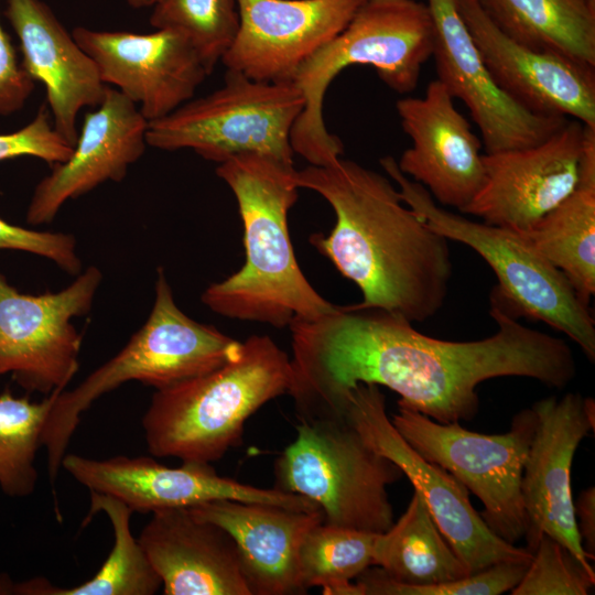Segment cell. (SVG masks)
<instances>
[{"label": "cell", "instance_id": "obj_32", "mask_svg": "<svg viewBox=\"0 0 595 595\" xmlns=\"http://www.w3.org/2000/svg\"><path fill=\"white\" fill-rule=\"evenodd\" d=\"M530 561L490 565L464 577L434 585H405L389 580L380 569H366L356 577L358 595H499L515 588Z\"/></svg>", "mask_w": 595, "mask_h": 595}, {"label": "cell", "instance_id": "obj_3", "mask_svg": "<svg viewBox=\"0 0 595 595\" xmlns=\"http://www.w3.org/2000/svg\"><path fill=\"white\" fill-rule=\"evenodd\" d=\"M293 164L258 153L234 155L216 174L234 193L244 226L246 260L214 282L201 300L213 312L240 321L289 326L313 320L335 304L307 281L294 256L288 215L299 198Z\"/></svg>", "mask_w": 595, "mask_h": 595}, {"label": "cell", "instance_id": "obj_14", "mask_svg": "<svg viewBox=\"0 0 595 595\" xmlns=\"http://www.w3.org/2000/svg\"><path fill=\"white\" fill-rule=\"evenodd\" d=\"M585 125L567 121L534 145L483 155L484 183L462 213L522 232L576 187Z\"/></svg>", "mask_w": 595, "mask_h": 595}, {"label": "cell", "instance_id": "obj_16", "mask_svg": "<svg viewBox=\"0 0 595 595\" xmlns=\"http://www.w3.org/2000/svg\"><path fill=\"white\" fill-rule=\"evenodd\" d=\"M434 24L437 79L458 98L477 125L485 153L518 149L542 142L567 118L537 115L526 109L491 77L456 0H426Z\"/></svg>", "mask_w": 595, "mask_h": 595}, {"label": "cell", "instance_id": "obj_25", "mask_svg": "<svg viewBox=\"0 0 595 595\" xmlns=\"http://www.w3.org/2000/svg\"><path fill=\"white\" fill-rule=\"evenodd\" d=\"M519 234L565 275L580 300L589 306L595 293V128L585 126L574 191Z\"/></svg>", "mask_w": 595, "mask_h": 595}, {"label": "cell", "instance_id": "obj_13", "mask_svg": "<svg viewBox=\"0 0 595 595\" xmlns=\"http://www.w3.org/2000/svg\"><path fill=\"white\" fill-rule=\"evenodd\" d=\"M62 467L89 491L112 496L132 512L152 513L219 499L260 502L299 511L320 510L303 496L275 488H259L220 476L210 464L183 463L170 467L148 456L118 455L97 459L66 453Z\"/></svg>", "mask_w": 595, "mask_h": 595}, {"label": "cell", "instance_id": "obj_21", "mask_svg": "<svg viewBox=\"0 0 595 595\" xmlns=\"http://www.w3.org/2000/svg\"><path fill=\"white\" fill-rule=\"evenodd\" d=\"M97 107L85 115L69 159L52 165L51 173L35 186L28 224H48L67 201L107 181H122L129 166L144 153L149 121L133 101L107 86Z\"/></svg>", "mask_w": 595, "mask_h": 595}, {"label": "cell", "instance_id": "obj_19", "mask_svg": "<svg viewBox=\"0 0 595 595\" xmlns=\"http://www.w3.org/2000/svg\"><path fill=\"white\" fill-rule=\"evenodd\" d=\"M411 145L399 170L426 188L434 201L463 210L485 180L482 142L456 109L454 98L439 80L429 83L423 97L396 102Z\"/></svg>", "mask_w": 595, "mask_h": 595}, {"label": "cell", "instance_id": "obj_17", "mask_svg": "<svg viewBox=\"0 0 595 595\" xmlns=\"http://www.w3.org/2000/svg\"><path fill=\"white\" fill-rule=\"evenodd\" d=\"M72 35L95 62L101 80L138 105L148 121L191 100L209 75L193 44L176 30L140 34L78 26Z\"/></svg>", "mask_w": 595, "mask_h": 595}, {"label": "cell", "instance_id": "obj_22", "mask_svg": "<svg viewBox=\"0 0 595 595\" xmlns=\"http://www.w3.org/2000/svg\"><path fill=\"white\" fill-rule=\"evenodd\" d=\"M13 28L29 75L45 87L54 129L71 145L84 107H97L107 85L91 57L41 0H8L4 12Z\"/></svg>", "mask_w": 595, "mask_h": 595}, {"label": "cell", "instance_id": "obj_15", "mask_svg": "<svg viewBox=\"0 0 595 595\" xmlns=\"http://www.w3.org/2000/svg\"><path fill=\"white\" fill-rule=\"evenodd\" d=\"M531 408L537 426L521 478L528 519L526 549L533 553L544 533L594 571L576 527L571 472L574 454L583 439L594 432L595 420L587 415L584 397L577 392H567L560 399L551 396Z\"/></svg>", "mask_w": 595, "mask_h": 595}, {"label": "cell", "instance_id": "obj_38", "mask_svg": "<svg viewBox=\"0 0 595 595\" xmlns=\"http://www.w3.org/2000/svg\"><path fill=\"white\" fill-rule=\"evenodd\" d=\"M14 583L7 573H0V595H13Z\"/></svg>", "mask_w": 595, "mask_h": 595}, {"label": "cell", "instance_id": "obj_34", "mask_svg": "<svg viewBox=\"0 0 595 595\" xmlns=\"http://www.w3.org/2000/svg\"><path fill=\"white\" fill-rule=\"evenodd\" d=\"M74 150L54 129L45 106L31 122L11 133L0 134V162L19 156H34L51 165L69 159Z\"/></svg>", "mask_w": 595, "mask_h": 595}, {"label": "cell", "instance_id": "obj_23", "mask_svg": "<svg viewBox=\"0 0 595 595\" xmlns=\"http://www.w3.org/2000/svg\"><path fill=\"white\" fill-rule=\"evenodd\" d=\"M138 540L164 595H251L230 534L187 508L152 512Z\"/></svg>", "mask_w": 595, "mask_h": 595}, {"label": "cell", "instance_id": "obj_30", "mask_svg": "<svg viewBox=\"0 0 595 595\" xmlns=\"http://www.w3.org/2000/svg\"><path fill=\"white\" fill-rule=\"evenodd\" d=\"M60 392L54 391L41 401L15 397L10 389L0 393V489L4 495L22 498L33 494L42 431Z\"/></svg>", "mask_w": 595, "mask_h": 595}, {"label": "cell", "instance_id": "obj_11", "mask_svg": "<svg viewBox=\"0 0 595 595\" xmlns=\"http://www.w3.org/2000/svg\"><path fill=\"white\" fill-rule=\"evenodd\" d=\"M344 416L376 452L392 461L420 494L437 528L469 573L532 553L493 532L470 504L469 491L451 473L426 461L399 434L374 383H358L345 399Z\"/></svg>", "mask_w": 595, "mask_h": 595}, {"label": "cell", "instance_id": "obj_29", "mask_svg": "<svg viewBox=\"0 0 595 595\" xmlns=\"http://www.w3.org/2000/svg\"><path fill=\"white\" fill-rule=\"evenodd\" d=\"M378 533L334 527L323 521L305 534L299 551L303 586H321L326 595H357L351 583L374 565Z\"/></svg>", "mask_w": 595, "mask_h": 595}, {"label": "cell", "instance_id": "obj_28", "mask_svg": "<svg viewBox=\"0 0 595 595\" xmlns=\"http://www.w3.org/2000/svg\"><path fill=\"white\" fill-rule=\"evenodd\" d=\"M89 512L83 524L104 512L113 531V547L98 572L73 587L56 586L42 576L15 582L14 595H152L162 587L160 576L131 532L130 508L109 495L89 491Z\"/></svg>", "mask_w": 595, "mask_h": 595}, {"label": "cell", "instance_id": "obj_9", "mask_svg": "<svg viewBox=\"0 0 595 595\" xmlns=\"http://www.w3.org/2000/svg\"><path fill=\"white\" fill-rule=\"evenodd\" d=\"M304 101L291 80L260 82L227 69L220 88L149 121L147 143L166 151L192 149L218 164L242 153L293 164L291 131Z\"/></svg>", "mask_w": 595, "mask_h": 595}, {"label": "cell", "instance_id": "obj_31", "mask_svg": "<svg viewBox=\"0 0 595 595\" xmlns=\"http://www.w3.org/2000/svg\"><path fill=\"white\" fill-rule=\"evenodd\" d=\"M150 24L183 33L210 74L238 32L237 0H159L153 6Z\"/></svg>", "mask_w": 595, "mask_h": 595}, {"label": "cell", "instance_id": "obj_33", "mask_svg": "<svg viewBox=\"0 0 595 595\" xmlns=\"http://www.w3.org/2000/svg\"><path fill=\"white\" fill-rule=\"evenodd\" d=\"M595 585V572L559 541L542 534L532 559L512 595H587Z\"/></svg>", "mask_w": 595, "mask_h": 595}, {"label": "cell", "instance_id": "obj_20", "mask_svg": "<svg viewBox=\"0 0 595 595\" xmlns=\"http://www.w3.org/2000/svg\"><path fill=\"white\" fill-rule=\"evenodd\" d=\"M456 1L500 89L531 112L575 119L595 128V68L529 48L502 33L477 0Z\"/></svg>", "mask_w": 595, "mask_h": 595}, {"label": "cell", "instance_id": "obj_12", "mask_svg": "<svg viewBox=\"0 0 595 595\" xmlns=\"http://www.w3.org/2000/svg\"><path fill=\"white\" fill-rule=\"evenodd\" d=\"M102 281L89 266L58 292L20 293L0 273V377L28 393L63 391L79 369L83 336L72 324L86 315Z\"/></svg>", "mask_w": 595, "mask_h": 595}, {"label": "cell", "instance_id": "obj_10", "mask_svg": "<svg viewBox=\"0 0 595 595\" xmlns=\"http://www.w3.org/2000/svg\"><path fill=\"white\" fill-rule=\"evenodd\" d=\"M391 423L423 458L451 473L483 504L488 528L515 544L524 538L528 519L521 478L537 426L532 408L516 413L502 434H482L459 422L443 424L398 404Z\"/></svg>", "mask_w": 595, "mask_h": 595}, {"label": "cell", "instance_id": "obj_5", "mask_svg": "<svg viewBox=\"0 0 595 595\" xmlns=\"http://www.w3.org/2000/svg\"><path fill=\"white\" fill-rule=\"evenodd\" d=\"M241 342L215 326L187 316L176 304L163 268L156 270L154 301L145 323L109 360L73 390L60 392L47 414L42 436L47 473L55 484L80 415L94 401L129 381L155 390L212 371L236 358Z\"/></svg>", "mask_w": 595, "mask_h": 595}, {"label": "cell", "instance_id": "obj_8", "mask_svg": "<svg viewBox=\"0 0 595 595\" xmlns=\"http://www.w3.org/2000/svg\"><path fill=\"white\" fill-rule=\"evenodd\" d=\"M274 474L275 489L314 502L326 524L383 533L394 522L387 488L403 473L344 416L300 420Z\"/></svg>", "mask_w": 595, "mask_h": 595}, {"label": "cell", "instance_id": "obj_18", "mask_svg": "<svg viewBox=\"0 0 595 595\" xmlns=\"http://www.w3.org/2000/svg\"><path fill=\"white\" fill-rule=\"evenodd\" d=\"M365 1L237 0L239 28L221 62L255 80H291L301 64L345 29Z\"/></svg>", "mask_w": 595, "mask_h": 595}, {"label": "cell", "instance_id": "obj_4", "mask_svg": "<svg viewBox=\"0 0 595 595\" xmlns=\"http://www.w3.org/2000/svg\"><path fill=\"white\" fill-rule=\"evenodd\" d=\"M291 363L267 335H251L240 354L206 374L158 389L141 425L149 452L210 464L242 441L245 423L288 393Z\"/></svg>", "mask_w": 595, "mask_h": 595}, {"label": "cell", "instance_id": "obj_24", "mask_svg": "<svg viewBox=\"0 0 595 595\" xmlns=\"http://www.w3.org/2000/svg\"><path fill=\"white\" fill-rule=\"evenodd\" d=\"M187 509L230 534L251 595L307 592L300 576L299 551L307 531L323 521L322 511L232 499L206 501Z\"/></svg>", "mask_w": 595, "mask_h": 595}, {"label": "cell", "instance_id": "obj_6", "mask_svg": "<svg viewBox=\"0 0 595 595\" xmlns=\"http://www.w3.org/2000/svg\"><path fill=\"white\" fill-rule=\"evenodd\" d=\"M434 24L425 2L366 0L345 29L294 72L304 108L291 131V145L311 165H327L344 152L328 132L323 104L332 80L353 65L371 66L399 94L413 91L424 63L432 57Z\"/></svg>", "mask_w": 595, "mask_h": 595}, {"label": "cell", "instance_id": "obj_36", "mask_svg": "<svg viewBox=\"0 0 595 595\" xmlns=\"http://www.w3.org/2000/svg\"><path fill=\"white\" fill-rule=\"evenodd\" d=\"M35 80L19 64L10 36L0 23V116L21 110L34 90Z\"/></svg>", "mask_w": 595, "mask_h": 595}, {"label": "cell", "instance_id": "obj_27", "mask_svg": "<svg viewBox=\"0 0 595 595\" xmlns=\"http://www.w3.org/2000/svg\"><path fill=\"white\" fill-rule=\"evenodd\" d=\"M374 565L405 585L441 584L470 574L415 490L398 521L377 534Z\"/></svg>", "mask_w": 595, "mask_h": 595}, {"label": "cell", "instance_id": "obj_37", "mask_svg": "<svg viewBox=\"0 0 595 595\" xmlns=\"http://www.w3.org/2000/svg\"><path fill=\"white\" fill-rule=\"evenodd\" d=\"M577 531L584 551L592 561L595 559V487L581 491L574 502Z\"/></svg>", "mask_w": 595, "mask_h": 595}, {"label": "cell", "instance_id": "obj_26", "mask_svg": "<svg viewBox=\"0 0 595 595\" xmlns=\"http://www.w3.org/2000/svg\"><path fill=\"white\" fill-rule=\"evenodd\" d=\"M507 36L595 68V1L477 0Z\"/></svg>", "mask_w": 595, "mask_h": 595}, {"label": "cell", "instance_id": "obj_35", "mask_svg": "<svg viewBox=\"0 0 595 595\" xmlns=\"http://www.w3.org/2000/svg\"><path fill=\"white\" fill-rule=\"evenodd\" d=\"M0 249L44 257L69 275L76 277L83 271L77 241L71 234L29 229L9 224L0 217Z\"/></svg>", "mask_w": 595, "mask_h": 595}, {"label": "cell", "instance_id": "obj_2", "mask_svg": "<svg viewBox=\"0 0 595 595\" xmlns=\"http://www.w3.org/2000/svg\"><path fill=\"white\" fill-rule=\"evenodd\" d=\"M300 188L318 193L336 223L310 242L377 306L423 322L443 307L453 277L450 240L401 199L385 175L338 158L295 172Z\"/></svg>", "mask_w": 595, "mask_h": 595}, {"label": "cell", "instance_id": "obj_7", "mask_svg": "<svg viewBox=\"0 0 595 595\" xmlns=\"http://www.w3.org/2000/svg\"><path fill=\"white\" fill-rule=\"evenodd\" d=\"M380 165L398 185L402 202L434 231L475 250L495 272L493 292L517 316L541 321L556 329L595 361V321L565 275L519 232L465 218L440 207L421 184L410 180L391 155Z\"/></svg>", "mask_w": 595, "mask_h": 595}, {"label": "cell", "instance_id": "obj_1", "mask_svg": "<svg viewBox=\"0 0 595 595\" xmlns=\"http://www.w3.org/2000/svg\"><path fill=\"white\" fill-rule=\"evenodd\" d=\"M490 316L498 331L469 342L424 335L403 316L360 303L293 320L288 393L296 419L342 416L358 383L385 386L400 396L398 404L448 424L475 418L477 387L488 379L524 377L559 390L574 380L565 340L520 324L494 292Z\"/></svg>", "mask_w": 595, "mask_h": 595}, {"label": "cell", "instance_id": "obj_39", "mask_svg": "<svg viewBox=\"0 0 595 595\" xmlns=\"http://www.w3.org/2000/svg\"><path fill=\"white\" fill-rule=\"evenodd\" d=\"M129 6L136 9L153 7L159 0H127Z\"/></svg>", "mask_w": 595, "mask_h": 595}]
</instances>
